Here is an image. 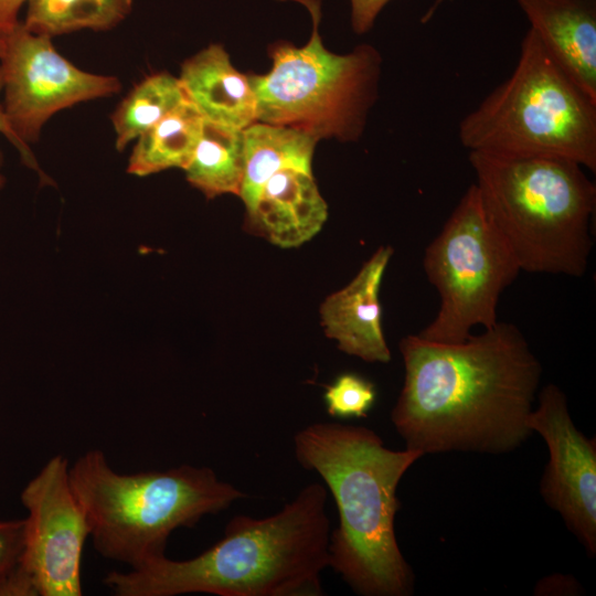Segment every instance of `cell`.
Listing matches in <instances>:
<instances>
[{
	"mask_svg": "<svg viewBox=\"0 0 596 596\" xmlns=\"http://www.w3.org/2000/svg\"><path fill=\"white\" fill-rule=\"evenodd\" d=\"M244 174L240 190L246 210L257 200L263 184L285 168L311 170L317 142L312 135L281 125L255 121L243 129Z\"/></svg>",
	"mask_w": 596,
	"mask_h": 596,
	"instance_id": "2e32d148",
	"label": "cell"
},
{
	"mask_svg": "<svg viewBox=\"0 0 596 596\" xmlns=\"http://www.w3.org/2000/svg\"><path fill=\"white\" fill-rule=\"evenodd\" d=\"M391 0H350L351 24L354 32H368L381 12Z\"/></svg>",
	"mask_w": 596,
	"mask_h": 596,
	"instance_id": "603a6c76",
	"label": "cell"
},
{
	"mask_svg": "<svg viewBox=\"0 0 596 596\" xmlns=\"http://www.w3.org/2000/svg\"><path fill=\"white\" fill-rule=\"evenodd\" d=\"M188 100L179 77L167 72L143 78L121 100L111 115L116 149L123 151L181 104Z\"/></svg>",
	"mask_w": 596,
	"mask_h": 596,
	"instance_id": "ffe728a7",
	"label": "cell"
},
{
	"mask_svg": "<svg viewBox=\"0 0 596 596\" xmlns=\"http://www.w3.org/2000/svg\"><path fill=\"white\" fill-rule=\"evenodd\" d=\"M468 160L482 207L521 272L585 274L596 187L579 163L479 151H469Z\"/></svg>",
	"mask_w": 596,
	"mask_h": 596,
	"instance_id": "277c9868",
	"label": "cell"
},
{
	"mask_svg": "<svg viewBox=\"0 0 596 596\" xmlns=\"http://www.w3.org/2000/svg\"><path fill=\"white\" fill-rule=\"evenodd\" d=\"M203 126V116L188 99L137 139L128 160L130 174L146 177L170 168L185 169Z\"/></svg>",
	"mask_w": 596,
	"mask_h": 596,
	"instance_id": "e0dca14e",
	"label": "cell"
},
{
	"mask_svg": "<svg viewBox=\"0 0 596 596\" xmlns=\"http://www.w3.org/2000/svg\"><path fill=\"white\" fill-rule=\"evenodd\" d=\"M400 351L404 383L391 421L405 448L499 455L532 435L542 366L515 324L498 321L460 343L409 334Z\"/></svg>",
	"mask_w": 596,
	"mask_h": 596,
	"instance_id": "6da1fadb",
	"label": "cell"
},
{
	"mask_svg": "<svg viewBox=\"0 0 596 596\" xmlns=\"http://www.w3.org/2000/svg\"><path fill=\"white\" fill-rule=\"evenodd\" d=\"M3 39L2 106L10 127L26 145L39 139L55 113L121 89L117 77L79 70L55 50L51 38L29 31L22 22Z\"/></svg>",
	"mask_w": 596,
	"mask_h": 596,
	"instance_id": "9c48e42d",
	"label": "cell"
},
{
	"mask_svg": "<svg viewBox=\"0 0 596 596\" xmlns=\"http://www.w3.org/2000/svg\"><path fill=\"white\" fill-rule=\"evenodd\" d=\"M561 68L596 102V0H517Z\"/></svg>",
	"mask_w": 596,
	"mask_h": 596,
	"instance_id": "5bb4252c",
	"label": "cell"
},
{
	"mask_svg": "<svg viewBox=\"0 0 596 596\" xmlns=\"http://www.w3.org/2000/svg\"><path fill=\"white\" fill-rule=\"evenodd\" d=\"M529 416L532 433L544 439L549 461L540 492L562 517L589 555L596 553V443L572 421L567 398L555 384L538 393Z\"/></svg>",
	"mask_w": 596,
	"mask_h": 596,
	"instance_id": "8fae6325",
	"label": "cell"
},
{
	"mask_svg": "<svg viewBox=\"0 0 596 596\" xmlns=\"http://www.w3.org/2000/svg\"><path fill=\"white\" fill-rule=\"evenodd\" d=\"M25 541V519H0V582L21 562Z\"/></svg>",
	"mask_w": 596,
	"mask_h": 596,
	"instance_id": "7402d4cb",
	"label": "cell"
},
{
	"mask_svg": "<svg viewBox=\"0 0 596 596\" xmlns=\"http://www.w3.org/2000/svg\"><path fill=\"white\" fill-rule=\"evenodd\" d=\"M326 487L305 486L273 515L232 518L223 538L190 560L167 555L103 579L117 596H320L329 567Z\"/></svg>",
	"mask_w": 596,
	"mask_h": 596,
	"instance_id": "7a4b0ae2",
	"label": "cell"
},
{
	"mask_svg": "<svg viewBox=\"0 0 596 596\" xmlns=\"http://www.w3.org/2000/svg\"><path fill=\"white\" fill-rule=\"evenodd\" d=\"M246 213L252 234L280 247H295L320 231L328 210L311 170L285 168L263 184Z\"/></svg>",
	"mask_w": 596,
	"mask_h": 596,
	"instance_id": "4fadbf2b",
	"label": "cell"
},
{
	"mask_svg": "<svg viewBox=\"0 0 596 596\" xmlns=\"http://www.w3.org/2000/svg\"><path fill=\"white\" fill-rule=\"evenodd\" d=\"M179 79L204 119L241 130L256 121L249 77L232 65L221 45L212 44L188 58Z\"/></svg>",
	"mask_w": 596,
	"mask_h": 596,
	"instance_id": "9a60e30c",
	"label": "cell"
},
{
	"mask_svg": "<svg viewBox=\"0 0 596 596\" xmlns=\"http://www.w3.org/2000/svg\"><path fill=\"white\" fill-rule=\"evenodd\" d=\"M70 480L100 556L139 568L166 555L170 534L192 528L246 494L210 467L120 473L100 449L70 467Z\"/></svg>",
	"mask_w": 596,
	"mask_h": 596,
	"instance_id": "5b68a950",
	"label": "cell"
},
{
	"mask_svg": "<svg viewBox=\"0 0 596 596\" xmlns=\"http://www.w3.org/2000/svg\"><path fill=\"white\" fill-rule=\"evenodd\" d=\"M4 52V39L0 35V57L3 55Z\"/></svg>",
	"mask_w": 596,
	"mask_h": 596,
	"instance_id": "4316f807",
	"label": "cell"
},
{
	"mask_svg": "<svg viewBox=\"0 0 596 596\" xmlns=\"http://www.w3.org/2000/svg\"><path fill=\"white\" fill-rule=\"evenodd\" d=\"M375 398L373 383L355 373L338 376L323 395L329 415L344 419L365 417Z\"/></svg>",
	"mask_w": 596,
	"mask_h": 596,
	"instance_id": "44dd1931",
	"label": "cell"
},
{
	"mask_svg": "<svg viewBox=\"0 0 596 596\" xmlns=\"http://www.w3.org/2000/svg\"><path fill=\"white\" fill-rule=\"evenodd\" d=\"M20 499L28 511L21 565L35 581L40 596H81L89 525L71 485L68 460L62 455L50 458Z\"/></svg>",
	"mask_w": 596,
	"mask_h": 596,
	"instance_id": "30bf717a",
	"label": "cell"
},
{
	"mask_svg": "<svg viewBox=\"0 0 596 596\" xmlns=\"http://www.w3.org/2000/svg\"><path fill=\"white\" fill-rule=\"evenodd\" d=\"M469 151L550 157L596 171V102L552 58L529 29L512 74L459 123Z\"/></svg>",
	"mask_w": 596,
	"mask_h": 596,
	"instance_id": "8992f818",
	"label": "cell"
},
{
	"mask_svg": "<svg viewBox=\"0 0 596 596\" xmlns=\"http://www.w3.org/2000/svg\"><path fill=\"white\" fill-rule=\"evenodd\" d=\"M23 25L53 38L79 30L108 31L132 10V0H26Z\"/></svg>",
	"mask_w": 596,
	"mask_h": 596,
	"instance_id": "d6986e66",
	"label": "cell"
},
{
	"mask_svg": "<svg viewBox=\"0 0 596 596\" xmlns=\"http://www.w3.org/2000/svg\"><path fill=\"white\" fill-rule=\"evenodd\" d=\"M423 267L439 295V308L419 333L438 343H460L472 329L497 322L501 294L521 269L490 223L471 184L424 252Z\"/></svg>",
	"mask_w": 596,
	"mask_h": 596,
	"instance_id": "ba28073f",
	"label": "cell"
},
{
	"mask_svg": "<svg viewBox=\"0 0 596 596\" xmlns=\"http://www.w3.org/2000/svg\"><path fill=\"white\" fill-rule=\"evenodd\" d=\"M294 447L298 464L322 478L337 504L329 567L362 596L409 595L414 575L396 540V492L424 455L390 449L372 429L338 422L306 426Z\"/></svg>",
	"mask_w": 596,
	"mask_h": 596,
	"instance_id": "3957f363",
	"label": "cell"
},
{
	"mask_svg": "<svg viewBox=\"0 0 596 596\" xmlns=\"http://www.w3.org/2000/svg\"><path fill=\"white\" fill-rule=\"evenodd\" d=\"M3 88V75H2V70H1V66H0V93ZM0 132L3 134L7 139L19 150V152L21 153V157H22V160L23 162L29 166L30 168L34 169L35 171H38L39 173H41V177L44 178V174L41 172L36 161H35V158L32 153V151L30 150L29 146L26 143H24L23 141H21L17 135L14 134V131L12 130V128L10 127L9 125V121L6 117V114H4V110H3V106L2 104L0 103ZM2 163V155L0 152V166Z\"/></svg>",
	"mask_w": 596,
	"mask_h": 596,
	"instance_id": "cb8c5ba5",
	"label": "cell"
},
{
	"mask_svg": "<svg viewBox=\"0 0 596 596\" xmlns=\"http://www.w3.org/2000/svg\"><path fill=\"white\" fill-rule=\"evenodd\" d=\"M579 589L578 583L574 577L555 574L544 577L538 583L536 595H574Z\"/></svg>",
	"mask_w": 596,
	"mask_h": 596,
	"instance_id": "d4e9b609",
	"label": "cell"
},
{
	"mask_svg": "<svg viewBox=\"0 0 596 596\" xmlns=\"http://www.w3.org/2000/svg\"><path fill=\"white\" fill-rule=\"evenodd\" d=\"M184 170L188 181L206 198L240 194L244 174L243 130L203 118L200 139Z\"/></svg>",
	"mask_w": 596,
	"mask_h": 596,
	"instance_id": "ac0fdd59",
	"label": "cell"
},
{
	"mask_svg": "<svg viewBox=\"0 0 596 596\" xmlns=\"http://www.w3.org/2000/svg\"><path fill=\"white\" fill-rule=\"evenodd\" d=\"M392 255L391 246L379 247L355 277L330 295L320 309L327 337L336 340L344 353L365 362L391 361L379 294Z\"/></svg>",
	"mask_w": 596,
	"mask_h": 596,
	"instance_id": "7c38bea8",
	"label": "cell"
},
{
	"mask_svg": "<svg viewBox=\"0 0 596 596\" xmlns=\"http://www.w3.org/2000/svg\"><path fill=\"white\" fill-rule=\"evenodd\" d=\"M26 0H0V35L10 33L21 21L19 12Z\"/></svg>",
	"mask_w": 596,
	"mask_h": 596,
	"instance_id": "484cf974",
	"label": "cell"
},
{
	"mask_svg": "<svg viewBox=\"0 0 596 596\" xmlns=\"http://www.w3.org/2000/svg\"><path fill=\"white\" fill-rule=\"evenodd\" d=\"M3 184H4V178L0 174V189L2 188Z\"/></svg>",
	"mask_w": 596,
	"mask_h": 596,
	"instance_id": "83f0119b",
	"label": "cell"
},
{
	"mask_svg": "<svg viewBox=\"0 0 596 596\" xmlns=\"http://www.w3.org/2000/svg\"><path fill=\"white\" fill-rule=\"evenodd\" d=\"M312 17V33L302 47L281 43L272 51L273 66L252 75L256 121L292 127L317 139H356L375 96L380 55L369 45L349 54L328 51L319 35L320 6L299 0Z\"/></svg>",
	"mask_w": 596,
	"mask_h": 596,
	"instance_id": "52a82bcc",
	"label": "cell"
}]
</instances>
